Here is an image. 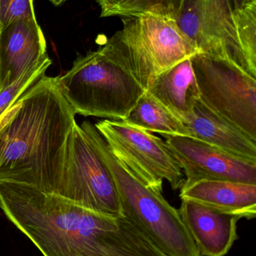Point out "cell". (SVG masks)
<instances>
[{
    "instance_id": "e0dca14e",
    "label": "cell",
    "mask_w": 256,
    "mask_h": 256,
    "mask_svg": "<svg viewBox=\"0 0 256 256\" xmlns=\"http://www.w3.org/2000/svg\"><path fill=\"white\" fill-rule=\"evenodd\" d=\"M101 16L132 18L152 14L177 19L184 0H96Z\"/></svg>"
},
{
    "instance_id": "3957f363",
    "label": "cell",
    "mask_w": 256,
    "mask_h": 256,
    "mask_svg": "<svg viewBox=\"0 0 256 256\" xmlns=\"http://www.w3.org/2000/svg\"><path fill=\"white\" fill-rule=\"evenodd\" d=\"M81 127L114 178L123 216L167 256H201L178 210L129 171L95 124L85 121Z\"/></svg>"
},
{
    "instance_id": "d6986e66",
    "label": "cell",
    "mask_w": 256,
    "mask_h": 256,
    "mask_svg": "<svg viewBox=\"0 0 256 256\" xmlns=\"http://www.w3.org/2000/svg\"><path fill=\"white\" fill-rule=\"evenodd\" d=\"M24 18H36L33 0H0V30Z\"/></svg>"
},
{
    "instance_id": "9c48e42d",
    "label": "cell",
    "mask_w": 256,
    "mask_h": 256,
    "mask_svg": "<svg viewBox=\"0 0 256 256\" xmlns=\"http://www.w3.org/2000/svg\"><path fill=\"white\" fill-rule=\"evenodd\" d=\"M176 22L199 54L228 60L252 76L228 0H184Z\"/></svg>"
},
{
    "instance_id": "8992f818",
    "label": "cell",
    "mask_w": 256,
    "mask_h": 256,
    "mask_svg": "<svg viewBox=\"0 0 256 256\" xmlns=\"http://www.w3.org/2000/svg\"><path fill=\"white\" fill-rule=\"evenodd\" d=\"M201 102L256 142V78L228 60L191 58Z\"/></svg>"
},
{
    "instance_id": "4fadbf2b",
    "label": "cell",
    "mask_w": 256,
    "mask_h": 256,
    "mask_svg": "<svg viewBox=\"0 0 256 256\" xmlns=\"http://www.w3.org/2000/svg\"><path fill=\"white\" fill-rule=\"evenodd\" d=\"M146 92L177 120L187 124L193 118L195 104L200 98L191 58L158 75Z\"/></svg>"
},
{
    "instance_id": "7c38bea8",
    "label": "cell",
    "mask_w": 256,
    "mask_h": 256,
    "mask_svg": "<svg viewBox=\"0 0 256 256\" xmlns=\"http://www.w3.org/2000/svg\"><path fill=\"white\" fill-rule=\"evenodd\" d=\"M178 212L201 256H225L238 238V216L189 200Z\"/></svg>"
},
{
    "instance_id": "2e32d148",
    "label": "cell",
    "mask_w": 256,
    "mask_h": 256,
    "mask_svg": "<svg viewBox=\"0 0 256 256\" xmlns=\"http://www.w3.org/2000/svg\"><path fill=\"white\" fill-rule=\"evenodd\" d=\"M126 122L161 135L193 138L192 131L146 92L129 114Z\"/></svg>"
},
{
    "instance_id": "8fae6325",
    "label": "cell",
    "mask_w": 256,
    "mask_h": 256,
    "mask_svg": "<svg viewBox=\"0 0 256 256\" xmlns=\"http://www.w3.org/2000/svg\"><path fill=\"white\" fill-rule=\"evenodd\" d=\"M50 57L36 18H24L0 30V91Z\"/></svg>"
},
{
    "instance_id": "44dd1931",
    "label": "cell",
    "mask_w": 256,
    "mask_h": 256,
    "mask_svg": "<svg viewBox=\"0 0 256 256\" xmlns=\"http://www.w3.org/2000/svg\"><path fill=\"white\" fill-rule=\"evenodd\" d=\"M48 1L51 2L55 6H59L63 4V3L67 1V0H48Z\"/></svg>"
},
{
    "instance_id": "5b68a950",
    "label": "cell",
    "mask_w": 256,
    "mask_h": 256,
    "mask_svg": "<svg viewBox=\"0 0 256 256\" xmlns=\"http://www.w3.org/2000/svg\"><path fill=\"white\" fill-rule=\"evenodd\" d=\"M75 114L125 121L146 90L99 48L78 55L70 70L57 76Z\"/></svg>"
},
{
    "instance_id": "ba28073f",
    "label": "cell",
    "mask_w": 256,
    "mask_h": 256,
    "mask_svg": "<svg viewBox=\"0 0 256 256\" xmlns=\"http://www.w3.org/2000/svg\"><path fill=\"white\" fill-rule=\"evenodd\" d=\"M95 126L114 156L143 184L162 194L164 180L174 190L182 188L181 168L162 138L125 121L105 120Z\"/></svg>"
},
{
    "instance_id": "7a4b0ae2",
    "label": "cell",
    "mask_w": 256,
    "mask_h": 256,
    "mask_svg": "<svg viewBox=\"0 0 256 256\" xmlns=\"http://www.w3.org/2000/svg\"><path fill=\"white\" fill-rule=\"evenodd\" d=\"M75 115L57 78L42 76L0 117V182L55 194Z\"/></svg>"
},
{
    "instance_id": "ffe728a7",
    "label": "cell",
    "mask_w": 256,
    "mask_h": 256,
    "mask_svg": "<svg viewBox=\"0 0 256 256\" xmlns=\"http://www.w3.org/2000/svg\"><path fill=\"white\" fill-rule=\"evenodd\" d=\"M228 2L234 14L243 10L248 6L256 4V0H228Z\"/></svg>"
},
{
    "instance_id": "5bb4252c",
    "label": "cell",
    "mask_w": 256,
    "mask_h": 256,
    "mask_svg": "<svg viewBox=\"0 0 256 256\" xmlns=\"http://www.w3.org/2000/svg\"><path fill=\"white\" fill-rule=\"evenodd\" d=\"M181 200H189L215 210L254 219L256 216V184L230 180H201L180 190Z\"/></svg>"
},
{
    "instance_id": "30bf717a",
    "label": "cell",
    "mask_w": 256,
    "mask_h": 256,
    "mask_svg": "<svg viewBox=\"0 0 256 256\" xmlns=\"http://www.w3.org/2000/svg\"><path fill=\"white\" fill-rule=\"evenodd\" d=\"M162 136L186 176L180 190L206 180L256 184V161L231 154L198 138Z\"/></svg>"
},
{
    "instance_id": "6da1fadb",
    "label": "cell",
    "mask_w": 256,
    "mask_h": 256,
    "mask_svg": "<svg viewBox=\"0 0 256 256\" xmlns=\"http://www.w3.org/2000/svg\"><path fill=\"white\" fill-rule=\"evenodd\" d=\"M0 208L44 256H159L123 215L100 214L34 186L0 182Z\"/></svg>"
},
{
    "instance_id": "ac0fdd59",
    "label": "cell",
    "mask_w": 256,
    "mask_h": 256,
    "mask_svg": "<svg viewBox=\"0 0 256 256\" xmlns=\"http://www.w3.org/2000/svg\"><path fill=\"white\" fill-rule=\"evenodd\" d=\"M51 64L52 60L49 58L26 72L15 82L0 91V117L18 100V98L45 74Z\"/></svg>"
},
{
    "instance_id": "9a60e30c",
    "label": "cell",
    "mask_w": 256,
    "mask_h": 256,
    "mask_svg": "<svg viewBox=\"0 0 256 256\" xmlns=\"http://www.w3.org/2000/svg\"><path fill=\"white\" fill-rule=\"evenodd\" d=\"M185 126L192 131L193 138L235 156L256 161V142L207 108L201 99L195 104L193 118Z\"/></svg>"
},
{
    "instance_id": "52a82bcc",
    "label": "cell",
    "mask_w": 256,
    "mask_h": 256,
    "mask_svg": "<svg viewBox=\"0 0 256 256\" xmlns=\"http://www.w3.org/2000/svg\"><path fill=\"white\" fill-rule=\"evenodd\" d=\"M55 195L105 216L123 215L114 178L78 124L68 138L63 174Z\"/></svg>"
},
{
    "instance_id": "277c9868",
    "label": "cell",
    "mask_w": 256,
    "mask_h": 256,
    "mask_svg": "<svg viewBox=\"0 0 256 256\" xmlns=\"http://www.w3.org/2000/svg\"><path fill=\"white\" fill-rule=\"evenodd\" d=\"M123 27L101 49L147 90L162 72L199 54L175 20L145 14L122 20Z\"/></svg>"
}]
</instances>
